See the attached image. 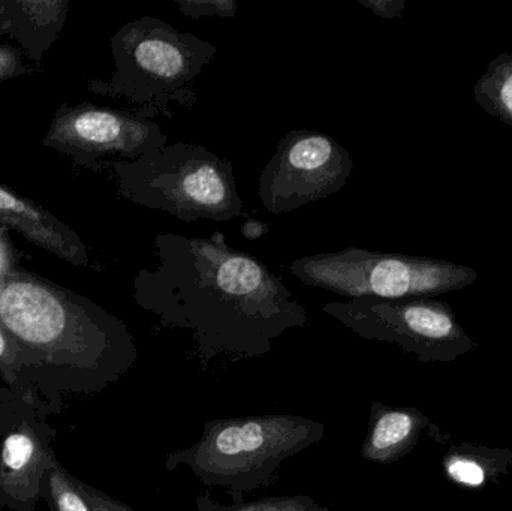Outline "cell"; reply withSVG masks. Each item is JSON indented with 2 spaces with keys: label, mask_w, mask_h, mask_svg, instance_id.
<instances>
[{
  "label": "cell",
  "mask_w": 512,
  "mask_h": 511,
  "mask_svg": "<svg viewBox=\"0 0 512 511\" xmlns=\"http://www.w3.org/2000/svg\"><path fill=\"white\" fill-rule=\"evenodd\" d=\"M0 323L21 350L65 366L84 392L116 383L137 360L134 336L122 320L33 276L0 281Z\"/></svg>",
  "instance_id": "obj_2"
},
{
  "label": "cell",
  "mask_w": 512,
  "mask_h": 511,
  "mask_svg": "<svg viewBox=\"0 0 512 511\" xmlns=\"http://www.w3.org/2000/svg\"><path fill=\"white\" fill-rule=\"evenodd\" d=\"M0 222L75 266L89 264L86 246L68 225L38 204L18 197L3 186H0Z\"/></svg>",
  "instance_id": "obj_10"
},
{
  "label": "cell",
  "mask_w": 512,
  "mask_h": 511,
  "mask_svg": "<svg viewBox=\"0 0 512 511\" xmlns=\"http://www.w3.org/2000/svg\"><path fill=\"white\" fill-rule=\"evenodd\" d=\"M123 191L141 206L183 222L240 218L245 204L228 159L201 144L174 143L137 161L117 162Z\"/></svg>",
  "instance_id": "obj_4"
},
{
  "label": "cell",
  "mask_w": 512,
  "mask_h": 511,
  "mask_svg": "<svg viewBox=\"0 0 512 511\" xmlns=\"http://www.w3.org/2000/svg\"><path fill=\"white\" fill-rule=\"evenodd\" d=\"M358 3L385 20L400 17L406 8V3L403 0H358Z\"/></svg>",
  "instance_id": "obj_20"
},
{
  "label": "cell",
  "mask_w": 512,
  "mask_h": 511,
  "mask_svg": "<svg viewBox=\"0 0 512 511\" xmlns=\"http://www.w3.org/2000/svg\"><path fill=\"white\" fill-rule=\"evenodd\" d=\"M21 74V57L17 50L0 45V81Z\"/></svg>",
  "instance_id": "obj_21"
},
{
  "label": "cell",
  "mask_w": 512,
  "mask_h": 511,
  "mask_svg": "<svg viewBox=\"0 0 512 511\" xmlns=\"http://www.w3.org/2000/svg\"><path fill=\"white\" fill-rule=\"evenodd\" d=\"M48 494L56 511H93L77 485V479L69 476L53 455L50 456L47 471Z\"/></svg>",
  "instance_id": "obj_16"
},
{
  "label": "cell",
  "mask_w": 512,
  "mask_h": 511,
  "mask_svg": "<svg viewBox=\"0 0 512 511\" xmlns=\"http://www.w3.org/2000/svg\"><path fill=\"white\" fill-rule=\"evenodd\" d=\"M194 511H330L321 506L318 501L307 495H294V497H271L262 500L249 501V503H234L233 506H224L216 503L209 495L197 498Z\"/></svg>",
  "instance_id": "obj_15"
},
{
  "label": "cell",
  "mask_w": 512,
  "mask_h": 511,
  "mask_svg": "<svg viewBox=\"0 0 512 511\" xmlns=\"http://www.w3.org/2000/svg\"><path fill=\"white\" fill-rule=\"evenodd\" d=\"M289 270L307 287L345 300L432 299L463 290L478 278L474 270L460 264L355 246L297 258Z\"/></svg>",
  "instance_id": "obj_6"
},
{
  "label": "cell",
  "mask_w": 512,
  "mask_h": 511,
  "mask_svg": "<svg viewBox=\"0 0 512 511\" xmlns=\"http://www.w3.org/2000/svg\"><path fill=\"white\" fill-rule=\"evenodd\" d=\"M164 129L152 117L138 111L83 107L65 111L54 120L48 143L65 146L92 158H120L137 161L167 146Z\"/></svg>",
  "instance_id": "obj_9"
},
{
  "label": "cell",
  "mask_w": 512,
  "mask_h": 511,
  "mask_svg": "<svg viewBox=\"0 0 512 511\" xmlns=\"http://www.w3.org/2000/svg\"><path fill=\"white\" fill-rule=\"evenodd\" d=\"M9 261H11V257H9V249L8 246H6L5 239H3L2 234H0V281H2L6 276Z\"/></svg>",
  "instance_id": "obj_23"
},
{
  "label": "cell",
  "mask_w": 512,
  "mask_h": 511,
  "mask_svg": "<svg viewBox=\"0 0 512 511\" xmlns=\"http://www.w3.org/2000/svg\"><path fill=\"white\" fill-rule=\"evenodd\" d=\"M77 485L93 511H137L126 506V504L120 503V501L114 500V498L108 497L104 492L98 491V489L92 488L86 483H81L80 480H77Z\"/></svg>",
  "instance_id": "obj_18"
},
{
  "label": "cell",
  "mask_w": 512,
  "mask_h": 511,
  "mask_svg": "<svg viewBox=\"0 0 512 511\" xmlns=\"http://www.w3.org/2000/svg\"><path fill=\"white\" fill-rule=\"evenodd\" d=\"M155 270L135 278V300L170 329L192 333L201 363L255 359L303 329L307 311L262 261L231 248L222 233L156 236Z\"/></svg>",
  "instance_id": "obj_1"
},
{
  "label": "cell",
  "mask_w": 512,
  "mask_h": 511,
  "mask_svg": "<svg viewBox=\"0 0 512 511\" xmlns=\"http://www.w3.org/2000/svg\"><path fill=\"white\" fill-rule=\"evenodd\" d=\"M474 93L486 113L512 126V54H502L490 62Z\"/></svg>",
  "instance_id": "obj_14"
},
{
  "label": "cell",
  "mask_w": 512,
  "mask_h": 511,
  "mask_svg": "<svg viewBox=\"0 0 512 511\" xmlns=\"http://www.w3.org/2000/svg\"><path fill=\"white\" fill-rule=\"evenodd\" d=\"M180 12L192 20L204 17H236V0H176Z\"/></svg>",
  "instance_id": "obj_17"
},
{
  "label": "cell",
  "mask_w": 512,
  "mask_h": 511,
  "mask_svg": "<svg viewBox=\"0 0 512 511\" xmlns=\"http://www.w3.org/2000/svg\"><path fill=\"white\" fill-rule=\"evenodd\" d=\"M445 474L463 488H483L498 483L512 467V452L492 449L480 444L462 443L453 446L444 456Z\"/></svg>",
  "instance_id": "obj_13"
},
{
  "label": "cell",
  "mask_w": 512,
  "mask_h": 511,
  "mask_svg": "<svg viewBox=\"0 0 512 511\" xmlns=\"http://www.w3.org/2000/svg\"><path fill=\"white\" fill-rule=\"evenodd\" d=\"M50 456L35 432L27 426L9 434L0 452V486L3 491L20 500L36 497Z\"/></svg>",
  "instance_id": "obj_12"
},
{
  "label": "cell",
  "mask_w": 512,
  "mask_h": 511,
  "mask_svg": "<svg viewBox=\"0 0 512 511\" xmlns=\"http://www.w3.org/2000/svg\"><path fill=\"white\" fill-rule=\"evenodd\" d=\"M21 354H23V350H21L20 345L15 342V339L9 335L8 330L0 323V366L3 369L14 371L18 366Z\"/></svg>",
  "instance_id": "obj_19"
},
{
  "label": "cell",
  "mask_w": 512,
  "mask_h": 511,
  "mask_svg": "<svg viewBox=\"0 0 512 511\" xmlns=\"http://www.w3.org/2000/svg\"><path fill=\"white\" fill-rule=\"evenodd\" d=\"M268 233V225L264 222L249 219L242 227V234L249 240H256Z\"/></svg>",
  "instance_id": "obj_22"
},
{
  "label": "cell",
  "mask_w": 512,
  "mask_h": 511,
  "mask_svg": "<svg viewBox=\"0 0 512 511\" xmlns=\"http://www.w3.org/2000/svg\"><path fill=\"white\" fill-rule=\"evenodd\" d=\"M325 425L294 414L216 419L206 423L194 446L165 458V468L188 467L207 488L228 491L236 503L243 495L270 488L286 459L319 443Z\"/></svg>",
  "instance_id": "obj_3"
},
{
  "label": "cell",
  "mask_w": 512,
  "mask_h": 511,
  "mask_svg": "<svg viewBox=\"0 0 512 511\" xmlns=\"http://www.w3.org/2000/svg\"><path fill=\"white\" fill-rule=\"evenodd\" d=\"M512 468V467H511Z\"/></svg>",
  "instance_id": "obj_24"
},
{
  "label": "cell",
  "mask_w": 512,
  "mask_h": 511,
  "mask_svg": "<svg viewBox=\"0 0 512 511\" xmlns=\"http://www.w3.org/2000/svg\"><path fill=\"white\" fill-rule=\"evenodd\" d=\"M325 314L369 341L399 345L423 363H450L477 348L447 303L432 299L330 302Z\"/></svg>",
  "instance_id": "obj_7"
},
{
  "label": "cell",
  "mask_w": 512,
  "mask_h": 511,
  "mask_svg": "<svg viewBox=\"0 0 512 511\" xmlns=\"http://www.w3.org/2000/svg\"><path fill=\"white\" fill-rule=\"evenodd\" d=\"M430 425L429 417L417 408L373 402L361 456L372 464H394L415 449Z\"/></svg>",
  "instance_id": "obj_11"
},
{
  "label": "cell",
  "mask_w": 512,
  "mask_h": 511,
  "mask_svg": "<svg viewBox=\"0 0 512 511\" xmlns=\"http://www.w3.org/2000/svg\"><path fill=\"white\" fill-rule=\"evenodd\" d=\"M354 171L351 153L324 132L295 129L277 143L259 176L265 210L280 215L340 192Z\"/></svg>",
  "instance_id": "obj_8"
},
{
  "label": "cell",
  "mask_w": 512,
  "mask_h": 511,
  "mask_svg": "<svg viewBox=\"0 0 512 511\" xmlns=\"http://www.w3.org/2000/svg\"><path fill=\"white\" fill-rule=\"evenodd\" d=\"M218 47L155 17L131 21L113 38L116 75L111 89L141 105L146 116L171 114V105L194 107L192 83Z\"/></svg>",
  "instance_id": "obj_5"
}]
</instances>
